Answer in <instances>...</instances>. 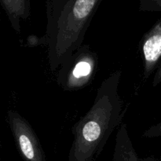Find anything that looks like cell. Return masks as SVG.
<instances>
[{"mask_svg":"<svg viewBox=\"0 0 161 161\" xmlns=\"http://www.w3.org/2000/svg\"><path fill=\"white\" fill-rule=\"evenodd\" d=\"M102 0H47L48 60L50 71L83 45L86 31Z\"/></svg>","mask_w":161,"mask_h":161,"instance_id":"2","label":"cell"},{"mask_svg":"<svg viewBox=\"0 0 161 161\" xmlns=\"http://www.w3.org/2000/svg\"><path fill=\"white\" fill-rule=\"evenodd\" d=\"M113 161H140L125 124L117 129Z\"/></svg>","mask_w":161,"mask_h":161,"instance_id":"6","label":"cell"},{"mask_svg":"<svg viewBox=\"0 0 161 161\" xmlns=\"http://www.w3.org/2000/svg\"><path fill=\"white\" fill-rule=\"evenodd\" d=\"M143 136L146 138H158L161 137V122L159 124L153 125L146 130L143 134Z\"/></svg>","mask_w":161,"mask_h":161,"instance_id":"9","label":"cell"},{"mask_svg":"<svg viewBox=\"0 0 161 161\" xmlns=\"http://www.w3.org/2000/svg\"><path fill=\"white\" fill-rule=\"evenodd\" d=\"M1 3L12 28L20 33V22L28 19L31 14L30 0H1Z\"/></svg>","mask_w":161,"mask_h":161,"instance_id":"7","label":"cell"},{"mask_svg":"<svg viewBox=\"0 0 161 161\" xmlns=\"http://www.w3.org/2000/svg\"><path fill=\"white\" fill-rule=\"evenodd\" d=\"M98 57L87 44H83L66 58L58 70L56 81L65 91H75L86 87L95 77Z\"/></svg>","mask_w":161,"mask_h":161,"instance_id":"3","label":"cell"},{"mask_svg":"<svg viewBox=\"0 0 161 161\" xmlns=\"http://www.w3.org/2000/svg\"><path fill=\"white\" fill-rule=\"evenodd\" d=\"M122 72L115 71L102 81L89 111L72 128L73 142L69 161H96L108 138L127 113L119 93Z\"/></svg>","mask_w":161,"mask_h":161,"instance_id":"1","label":"cell"},{"mask_svg":"<svg viewBox=\"0 0 161 161\" xmlns=\"http://www.w3.org/2000/svg\"><path fill=\"white\" fill-rule=\"evenodd\" d=\"M6 118L17 150L23 160L47 161L39 138L28 121L15 110H9Z\"/></svg>","mask_w":161,"mask_h":161,"instance_id":"4","label":"cell"},{"mask_svg":"<svg viewBox=\"0 0 161 161\" xmlns=\"http://www.w3.org/2000/svg\"><path fill=\"white\" fill-rule=\"evenodd\" d=\"M157 161H159V160H157Z\"/></svg>","mask_w":161,"mask_h":161,"instance_id":"13","label":"cell"},{"mask_svg":"<svg viewBox=\"0 0 161 161\" xmlns=\"http://www.w3.org/2000/svg\"><path fill=\"white\" fill-rule=\"evenodd\" d=\"M140 161H157V160H156L155 158L152 157H146V158H142L140 159Z\"/></svg>","mask_w":161,"mask_h":161,"instance_id":"12","label":"cell"},{"mask_svg":"<svg viewBox=\"0 0 161 161\" xmlns=\"http://www.w3.org/2000/svg\"><path fill=\"white\" fill-rule=\"evenodd\" d=\"M161 83V63L160 66L158 67V69H157L155 72V75L153 77V86L155 87V86H158L159 84Z\"/></svg>","mask_w":161,"mask_h":161,"instance_id":"11","label":"cell"},{"mask_svg":"<svg viewBox=\"0 0 161 161\" xmlns=\"http://www.w3.org/2000/svg\"><path fill=\"white\" fill-rule=\"evenodd\" d=\"M139 50L143 63V78L146 80L161 63V17L143 36Z\"/></svg>","mask_w":161,"mask_h":161,"instance_id":"5","label":"cell"},{"mask_svg":"<svg viewBox=\"0 0 161 161\" xmlns=\"http://www.w3.org/2000/svg\"><path fill=\"white\" fill-rule=\"evenodd\" d=\"M141 12H161V0H139Z\"/></svg>","mask_w":161,"mask_h":161,"instance_id":"8","label":"cell"},{"mask_svg":"<svg viewBox=\"0 0 161 161\" xmlns=\"http://www.w3.org/2000/svg\"><path fill=\"white\" fill-rule=\"evenodd\" d=\"M27 45L28 47H36L39 45H47V39L45 36L42 37H36L35 36H28L27 39Z\"/></svg>","mask_w":161,"mask_h":161,"instance_id":"10","label":"cell"}]
</instances>
